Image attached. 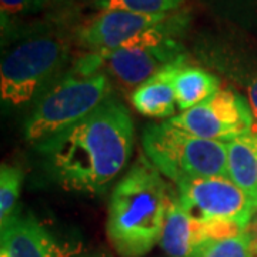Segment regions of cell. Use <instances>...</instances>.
I'll use <instances>...</instances> for the list:
<instances>
[{
  "label": "cell",
  "instance_id": "1",
  "mask_svg": "<svg viewBox=\"0 0 257 257\" xmlns=\"http://www.w3.org/2000/svg\"><path fill=\"white\" fill-rule=\"evenodd\" d=\"M133 120L127 107L107 99L76 124L37 143L49 173L67 190L101 192L132 156Z\"/></svg>",
  "mask_w": 257,
  "mask_h": 257
},
{
  "label": "cell",
  "instance_id": "2",
  "mask_svg": "<svg viewBox=\"0 0 257 257\" xmlns=\"http://www.w3.org/2000/svg\"><path fill=\"white\" fill-rule=\"evenodd\" d=\"M170 193L147 157L135 165L113 189L107 236L121 257H142L160 243Z\"/></svg>",
  "mask_w": 257,
  "mask_h": 257
},
{
  "label": "cell",
  "instance_id": "3",
  "mask_svg": "<svg viewBox=\"0 0 257 257\" xmlns=\"http://www.w3.org/2000/svg\"><path fill=\"white\" fill-rule=\"evenodd\" d=\"M147 160L175 184L227 176V143L194 136L169 120L149 124L142 138Z\"/></svg>",
  "mask_w": 257,
  "mask_h": 257
},
{
  "label": "cell",
  "instance_id": "4",
  "mask_svg": "<svg viewBox=\"0 0 257 257\" xmlns=\"http://www.w3.org/2000/svg\"><path fill=\"white\" fill-rule=\"evenodd\" d=\"M110 92L106 72L84 73L73 66L43 92L25 126V136L36 145L55 136L96 110Z\"/></svg>",
  "mask_w": 257,
  "mask_h": 257
},
{
  "label": "cell",
  "instance_id": "5",
  "mask_svg": "<svg viewBox=\"0 0 257 257\" xmlns=\"http://www.w3.org/2000/svg\"><path fill=\"white\" fill-rule=\"evenodd\" d=\"M70 56V42L57 33H40L22 40L2 59V101L20 107L60 77Z\"/></svg>",
  "mask_w": 257,
  "mask_h": 257
},
{
  "label": "cell",
  "instance_id": "6",
  "mask_svg": "<svg viewBox=\"0 0 257 257\" xmlns=\"http://www.w3.org/2000/svg\"><path fill=\"white\" fill-rule=\"evenodd\" d=\"M189 25L186 13H170L153 28L127 40L113 52L96 53L103 72L126 89H136L165 67L186 57L179 36Z\"/></svg>",
  "mask_w": 257,
  "mask_h": 257
},
{
  "label": "cell",
  "instance_id": "7",
  "mask_svg": "<svg viewBox=\"0 0 257 257\" xmlns=\"http://www.w3.org/2000/svg\"><path fill=\"white\" fill-rule=\"evenodd\" d=\"M177 189L180 204L206 227L211 241L246 231L257 213L256 204L227 176L193 179Z\"/></svg>",
  "mask_w": 257,
  "mask_h": 257
},
{
  "label": "cell",
  "instance_id": "8",
  "mask_svg": "<svg viewBox=\"0 0 257 257\" xmlns=\"http://www.w3.org/2000/svg\"><path fill=\"white\" fill-rule=\"evenodd\" d=\"M194 136L229 143L254 130L248 101L231 89H220L210 99L169 119Z\"/></svg>",
  "mask_w": 257,
  "mask_h": 257
},
{
  "label": "cell",
  "instance_id": "9",
  "mask_svg": "<svg viewBox=\"0 0 257 257\" xmlns=\"http://www.w3.org/2000/svg\"><path fill=\"white\" fill-rule=\"evenodd\" d=\"M170 15V13H169ZM169 15H145L126 10H101L76 29V42L86 53H107L147 29L163 22Z\"/></svg>",
  "mask_w": 257,
  "mask_h": 257
},
{
  "label": "cell",
  "instance_id": "10",
  "mask_svg": "<svg viewBox=\"0 0 257 257\" xmlns=\"http://www.w3.org/2000/svg\"><path fill=\"white\" fill-rule=\"evenodd\" d=\"M209 241L206 227L184 210L179 197L170 193L160 247L169 257H196Z\"/></svg>",
  "mask_w": 257,
  "mask_h": 257
},
{
  "label": "cell",
  "instance_id": "11",
  "mask_svg": "<svg viewBox=\"0 0 257 257\" xmlns=\"http://www.w3.org/2000/svg\"><path fill=\"white\" fill-rule=\"evenodd\" d=\"M0 240L9 257H63L50 234L29 216L13 214L2 224Z\"/></svg>",
  "mask_w": 257,
  "mask_h": 257
},
{
  "label": "cell",
  "instance_id": "12",
  "mask_svg": "<svg viewBox=\"0 0 257 257\" xmlns=\"http://www.w3.org/2000/svg\"><path fill=\"white\" fill-rule=\"evenodd\" d=\"M184 62L186 57L167 66L133 90L130 100L140 114L153 119L173 117L177 106L173 80L177 67Z\"/></svg>",
  "mask_w": 257,
  "mask_h": 257
},
{
  "label": "cell",
  "instance_id": "13",
  "mask_svg": "<svg viewBox=\"0 0 257 257\" xmlns=\"http://www.w3.org/2000/svg\"><path fill=\"white\" fill-rule=\"evenodd\" d=\"M227 177L237 184L257 207V132L227 143Z\"/></svg>",
  "mask_w": 257,
  "mask_h": 257
},
{
  "label": "cell",
  "instance_id": "14",
  "mask_svg": "<svg viewBox=\"0 0 257 257\" xmlns=\"http://www.w3.org/2000/svg\"><path fill=\"white\" fill-rule=\"evenodd\" d=\"M176 104L182 111L196 107L220 90V80L197 66L182 63L175 74Z\"/></svg>",
  "mask_w": 257,
  "mask_h": 257
},
{
  "label": "cell",
  "instance_id": "15",
  "mask_svg": "<svg viewBox=\"0 0 257 257\" xmlns=\"http://www.w3.org/2000/svg\"><path fill=\"white\" fill-rule=\"evenodd\" d=\"M254 234L247 229L233 237L209 241L196 257H254Z\"/></svg>",
  "mask_w": 257,
  "mask_h": 257
},
{
  "label": "cell",
  "instance_id": "16",
  "mask_svg": "<svg viewBox=\"0 0 257 257\" xmlns=\"http://www.w3.org/2000/svg\"><path fill=\"white\" fill-rule=\"evenodd\" d=\"M23 173L10 165L0 167V224H5L13 216L18 203Z\"/></svg>",
  "mask_w": 257,
  "mask_h": 257
},
{
  "label": "cell",
  "instance_id": "17",
  "mask_svg": "<svg viewBox=\"0 0 257 257\" xmlns=\"http://www.w3.org/2000/svg\"><path fill=\"white\" fill-rule=\"evenodd\" d=\"M184 3V0H103L100 10H126L145 15H169Z\"/></svg>",
  "mask_w": 257,
  "mask_h": 257
},
{
  "label": "cell",
  "instance_id": "18",
  "mask_svg": "<svg viewBox=\"0 0 257 257\" xmlns=\"http://www.w3.org/2000/svg\"><path fill=\"white\" fill-rule=\"evenodd\" d=\"M47 0H0L2 15H20L43 9Z\"/></svg>",
  "mask_w": 257,
  "mask_h": 257
},
{
  "label": "cell",
  "instance_id": "19",
  "mask_svg": "<svg viewBox=\"0 0 257 257\" xmlns=\"http://www.w3.org/2000/svg\"><path fill=\"white\" fill-rule=\"evenodd\" d=\"M247 101L251 114H253V120H254V127H257V76H254L248 83Z\"/></svg>",
  "mask_w": 257,
  "mask_h": 257
},
{
  "label": "cell",
  "instance_id": "20",
  "mask_svg": "<svg viewBox=\"0 0 257 257\" xmlns=\"http://www.w3.org/2000/svg\"><path fill=\"white\" fill-rule=\"evenodd\" d=\"M82 257H111L110 254H107V253H92V254H86V256Z\"/></svg>",
  "mask_w": 257,
  "mask_h": 257
},
{
  "label": "cell",
  "instance_id": "21",
  "mask_svg": "<svg viewBox=\"0 0 257 257\" xmlns=\"http://www.w3.org/2000/svg\"><path fill=\"white\" fill-rule=\"evenodd\" d=\"M84 2H90V3H94V5L97 6V5H99L100 2H103V0H84Z\"/></svg>",
  "mask_w": 257,
  "mask_h": 257
},
{
  "label": "cell",
  "instance_id": "22",
  "mask_svg": "<svg viewBox=\"0 0 257 257\" xmlns=\"http://www.w3.org/2000/svg\"><path fill=\"white\" fill-rule=\"evenodd\" d=\"M253 234H254V241H256V253H257V223H256V231H254Z\"/></svg>",
  "mask_w": 257,
  "mask_h": 257
},
{
  "label": "cell",
  "instance_id": "23",
  "mask_svg": "<svg viewBox=\"0 0 257 257\" xmlns=\"http://www.w3.org/2000/svg\"><path fill=\"white\" fill-rule=\"evenodd\" d=\"M0 257H9V254H8L6 251H3V250H2V251H0Z\"/></svg>",
  "mask_w": 257,
  "mask_h": 257
},
{
  "label": "cell",
  "instance_id": "24",
  "mask_svg": "<svg viewBox=\"0 0 257 257\" xmlns=\"http://www.w3.org/2000/svg\"><path fill=\"white\" fill-rule=\"evenodd\" d=\"M56 2H69V0H56Z\"/></svg>",
  "mask_w": 257,
  "mask_h": 257
}]
</instances>
